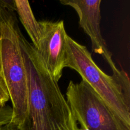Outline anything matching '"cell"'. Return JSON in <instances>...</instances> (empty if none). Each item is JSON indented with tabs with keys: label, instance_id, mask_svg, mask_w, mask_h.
I'll list each match as a JSON object with an SVG mask.
<instances>
[{
	"label": "cell",
	"instance_id": "obj_6",
	"mask_svg": "<svg viewBox=\"0 0 130 130\" xmlns=\"http://www.w3.org/2000/svg\"><path fill=\"white\" fill-rule=\"evenodd\" d=\"M41 29L38 52L43 59L48 72L58 83L64 69L67 34L63 20L39 22Z\"/></svg>",
	"mask_w": 130,
	"mask_h": 130
},
{
	"label": "cell",
	"instance_id": "obj_5",
	"mask_svg": "<svg viewBox=\"0 0 130 130\" xmlns=\"http://www.w3.org/2000/svg\"><path fill=\"white\" fill-rule=\"evenodd\" d=\"M102 0H61L63 5L70 6L74 9L79 17V24L86 34L90 37L93 52L101 55L107 61L112 71V77L121 86L126 96L130 95L129 79L124 71H119L112 58L100 29Z\"/></svg>",
	"mask_w": 130,
	"mask_h": 130
},
{
	"label": "cell",
	"instance_id": "obj_8",
	"mask_svg": "<svg viewBox=\"0 0 130 130\" xmlns=\"http://www.w3.org/2000/svg\"><path fill=\"white\" fill-rule=\"evenodd\" d=\"M13 109L11 107H0V126L8 124L12 120Z\"/></svg>",
	"mask_w": 130,
	"mask_h": 130
},
{
	"label": "cell",
	"instance_id": "obj_7",
	"mask_svg": "<svg viewBox=\"0 0 130 130\" xmlns=\"http://www.w3.org/2000/svg\"><path fill=\"white\" fill-rule=\"evenodd\" d=\"M13 3L14 10L17 13L20 22L31 39L32 44L38 50L40 43L41 29L39 22L36 19L29 2L27 0H13Z\"/></svg>",
	"mask_w": 130,
	"mask_h": 130
},
{
	"label": "cell",
	"instance_id": "obj_4",
	"mask_svg": "<svg viewBox=\"0 0 130 130\" xmlns=\"http://www.w3.org/2000/svg\"><path fill=\"white\" fill-rule=\"evenodd\" d=\"M66 100L74 119L85 130H130L127 125L93 90L82 80L71 81Z\"/></svg>",
	"mask_w": 130,
	"mask_h": 130
},
{
	"label": "cell",
	"instance_id": "obj_2",
	"mask_svg": "<svg viewBox=\"0 0 130 130\" xmlns=\"http://www.w3.org/2000/svg\"><path fill=\"white\" fill-rule=\"evenodd\" d=\"M12 1H0V77L12 104L11 123L20 125L27 113L29 86L20 44L21 31Z\"/></svg>",
	"mask_w": 130,
	"mask_h": 130
},
{
	"label": "cell",
	"instance_id": "obj_1",
	"mask_svg": "<svg viewBox=\"0 0 130 130\" xmlns=\"http://www.w3.org/2000/svg\"><path fill=\"white\" fill-rule=\"evenodd\" d=\"M20 44L29 86L27 116L20 130H79L58 83L48 72L43 59L22 32Z\"/></svg>",
	"mask_w": 130,
	"mask_h": 130
},
{
	"label": "cell",
	"instance_id": "obj_10",
	"mask_svg": "<svg viewBox=\"0 0 130 130\" xmlns=\"http://www.w3.org/2000/svg\"><path fill=\"white\" fill-rule=\"evenodd\" d=\"M0 130H20L19 126L15 123L10 122L8 124L5 125L1 126H0Z\"/></svg>",
	"mask_w": 130,
	"mask_h": 130
},
{
	"label": "cell",
	"instance_id": "obj_3",
	"mask_svg": "<svg viewBox=\"0 0 130 130\" xmlns=\"http://www.w3.org/2000/svg\"><path fill=\"white\" fill-rule=\"evenodd\" d=\"M76 71L110 109L130 126V105L121 86L112 76L102 71L93 60L86 46L67 35L64 68Z\"/></svg>",
	"mask_w": 130,
	"mask_h": 130
},
{
	"label": "cell",
	"instance_id": "obj_9",
	"mask_svg": "<svg viewBox=\"0 0 130 130\" xmlns=\"http://www.w3.org/2000/svg\"><path fill=\"white\" fill-rule=\"evenodd\" d=\"M10 100L8 91L6 89L3 81L0 77V107L5 106L6 102Z\"/></svg>",
	"mask_w": 130,
	"mask_h": 130
}]
</instances>
